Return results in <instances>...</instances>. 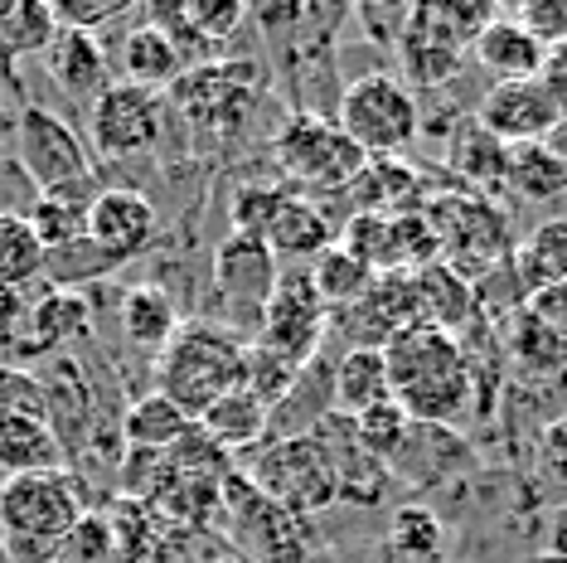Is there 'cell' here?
<instances>
[{
  "instance_id": "obj_45",
  "label": "cell",
  "mask_w": 567,
  "mask_h": 563,
  "mask_svg": "<svg viewBox=\"0 0 567 563\" xmlns=\"http://www.w3.org/2000/svg\"><path fill=\"white\" fill-rule=\"evenodd\" d=\"M514 20H519L544 49L567 44V0H528Z\"/></svg>"
},
{
  "instance_id": "obj_41",
  "label": "cell",
  "mask_w": 567,
  "mask_h": 563,
  "mask_svg": "<svg viewBox=\"0 0 567 563\" xmlns=\"http://www.w3.org/2000/svg\"><path fill=\"white\" fill-rule=\"evenodd\" d=\"M87 306L73 297V291H49V297L34 306V340L44 345V350H54V345H69L73 336L83 330V321H87Z\"/></svg>"
},
{
  "instance_id": "obj_36",
  "label": "cell",
  "mask_w": 567,
  "mask_h": 563,
  "mask_svg": "<svg viewBox=\"0 0 567 563\" xmlns=\"http://www.w3.org/2000/svg\"><path fill=\"white\" fill-rule=\"evenodd\" d=\"M509 355L524 375H553V369L567 365V350L524 311V306L509 316Z\"/></svg>"
},
{
  "instance_id": "obj_13",
  "label": "cell",
  "mask_w": 567,
  "mask_h": 563,
  "mask_svg": "<svg viewBox=\"0 0 567 563\" xmlns=\"http://www.w3.org/2000/svg\"><path fill=\"white\" fill-rule=\"evenodd\" d=\"M87 238L122 267V263L156 248L161 214H156V204L132 185H102L97 199L87 204Z\"/></svg>"
},
{
  "instance_id": "obj_25",
  "label": "cell",
  "mask_w": 567,
  "mask_h": 563,
  "mask_svg": "<svg viewBox=\"0 0 567 563\" xmlns=\"http://www.w3.org/2000/svg\"><path fill=\"white\" fill-rule=\"evenodd\" d=\"M389 399H393V379H389L383 350L359 345V350H344L340 360H334V413L359 418Z\"/></svg>"
},
{
  "instance_id": "obj_10",
  "label": "cell",
  "mask_w": 567,
  "mask_h": 563,
  "mask_svg": "<svg viewBox=\"0 0 567 563\" xmlns=\"http://www.w3.org/2000/svg\"><path fill=\"white\" fill-rule=\"evenodd\" d=\"M422 214L436 228V243H442L446 258L456 267H475L471 277H485V267L509 263V224L485 195H442Z\"/></svg>"
},
{
  "instance_id": "obj_8",
  "label": "cell",
  "mask_w": 567,
  "mask_h": 563,
  "mask_svg": "<svg viewBox=\"0 0 567 563\" xmlns=\"http://www.w3.org/2000/svg\"><path fill=\"white\" fill-rule=\"evenodd\" d=\"M330 336V306L320 301V291L311 287L306 267H281L277 287L262 306V326H257V345L287 355L291 365H311L320 355V345Z\"/></svg>"
},
{
  "instance_id": "obj_9",
  "label": "cell",
  "mask_w": 567,
  "mask_h": 563,
  "mask_svg": "<svg viewBox=\"0 0 567 563\" xmlns=\"http://www.w3.org/2000/svg\"><path fill=\"white\" fill-rule=\"evenodd\" d=\"M16 156L24 165L40 195H54V190H73L83 181H93V151H87V136H79L59 112L49 108H24L16 122Z\"/></svg>"
},
{
  "instance_id": "obj_17",
  "label": "cell",
  "mask_w": 567,
  "mask_h": 563,
  "mask_svg": "<svg viewBox=\"0 0 567 563\" xmlns=\"http://www.w3.org/2000/svg\"><path fill=\"white\" fill-rule=\"evenodd\" d=\"M422 175L412 171L403 156H369V165L354 175V185L344 190V204L354 214H422Z\"/></svg>"
},
{
  "instance_id": "obj_29",
  "label": "cell",
  "mask_w": 567,
  "mask_h": 563,
  "mask_svg": "<svg viewBox=\"0 0 567 563\" xmlns=\"http://www.w3.org/2000/svg\"><path fill=\"white\" fill-rule=\"evenodd\" d=\"M524 204H558L567 195V151L544 141V146H509V181Z\"/></svg>"
},
{
  "instance_id": "obj_44",
  "label": "cell",
  "mask_w": 567,
  "mask_h": 563,
  "mask_svg": "<svg viewBox=\"0 0 567 563\" xmlns=\"http://www.w3.org/2000/svg\"><path fill=\"white\" fill-rule=\"evenodd\" d=\"M126 16V0H63L54 6L59 30H79V34H97L102 24H117Z\"/></svg>"
},
{
  "instance_id": "obj_20",
  "label": "cell",
  "mask_w": 567,
  "mask_h": 563,
  "mask_svg": "<svg viewBox=\"0 0 567 563\" xmlns=\"http://www.w3.org/2000/svg\"><path fill=\"white\" fill-rule=\"evenodd\" d=\"M267 248L277 253V263L287 267H311L320 253L334 248V224L326 219V209H320L316 199L306 195H287V204L277 209L272 228H267Z\"/></svg>"
},
{
  "instance_id": "obj_38",
  "label": "cell",
  "mask_w": 567,
  "mask_h": 563,
  "mask_svg": "<svg viewBox=\"0 0 567 563\" xmlns=\"http://www.w3.org/2000/svg\"><path fill=\"white\" fill-rule=\"evenodd\" d=\"M287 195L291 190H281V185H238L234 199H228V224H234V234L267 238V228H272Z\"/></svg>"
},
{
  "instance_id": "obj_46",
  "label": "cell",
  "mask_w": 567,
  "mask_h": 563,
  "mask_svg": "<svg viewBox=\"0 0 567 563\" xmlns=\"http://www.w3.org/2000/svg\"><path fill=\"white\" fill-rule=\"evenodd\" d=\"M524 311L534 316V321L544 326L548 336L567 350V282H558V287H544V291H534V297H524Z\"/></svg>"
},
{
  "instance_id": "obj_5",
  "label": "cell",
  "mask_w": 567,
  "mask_h": 563,
  "mask_svg": "<svg viewBox=\"0 0 567 563\" xmlns=\"http://www.w3.org/2000/svg\"><path fill=\"white\" fill-rule=\"evenodd\" d=\"M330 117L340 122V132L350 136L364 156H398V151L412 146L422 132L417 93H412L398 73H383V69L344 83Z\"/></svg>"
},
{
  "instance_id": "obj_49",
  "label": "cell",
  "mask_w": 567,
  "mask_h": 563,
  "mask_svg": "<svg viewBox=\"0 0 567 563\" xmlns=\"http://www.w3.org/2000/svg\"><path fill=\"white\" fill-rule=\"evenodd\" d=\"M0 563H16V554H10V549H6V544H0Z\"/></svg>"
},
{
  "instance_id": "obj_18",
  "label": "cell",
  "mask_w": 567,
  "mask_h": 563,
  "mask_svg": "<svg viewBox=\"0 0 567 563\" xmlns=\"http://www.w3.org/2000/svg\"><path fill=\"white\" fill-rule=\"evenodd\" d=\"M117 69H122V83L151 88V93H171L179 83V69H185V54H179V44L156 20H141L122 34Z\"/></svg>"
},
{
  "instance_id": "obj_48",
  "label": "cell",
  "mask_w": 567,
  "mask_h": 563,
  "mask_svg": "<svg viewBox=\"0 0 567 563\" xmlns=\"http://www.w3.org/2000/svg\"><path fill=\"white\" fill-rule=\"evenodd\" d=\"M544 471L567 481V418L553 422V428L544 432Z\"/></svg>"
},
{
  "instance_id": "obj_32",
  "label": "cell",
  "mask_w": 567,
  "mask_h": 563,
  "mask_svg": "<svg viewBox=\"0 0 567 563\" xmlns=\"http://www.w3.org/2000/svg\"><path fill=\"white\" fill-rule=\"evenodd\" d=\"M311 273V287L320 291V301L330 306V311H344V306H354V301H364L369 297V287H373V267H364L354 258V253H344L340 243L334 248H326L320 258L306 267Z\"/></svg>"
},
{
  "instance_id": "obj_3",
  "label": "cell",
  "mask_w": 567,
  "mask_h": 563,
  "mask_svg": "<svg viewBox=\"0 0 567 563\" xmlns=\"http://www.w3.org/2000/svg\"><path fill=\"white\" fill-rule=\"evenodd\" d=\"M83 515L87 495L69 467L0 481V544L16 554V563H54Z\"/></svg>"
},
{
  "instance_id": "obj_47",
  "label": "cell",
  "mask_w": 567,
  "mask_h": 563,
  "mask_svg": "<svg viewBox=\"0 0 567 563\" xmlns=\"http://www.w3.org/2000/svg\"><path fill=\"white\" fill-rule=\"evenodd\" d=\"M544 88L553 93V102L563 108V122H567V44H558V49H548V59H544Z\"/></svg>"
},
{
  "instance_id": "obj_2",
  "label": "cell",
  "mask_w": 567,
  "mask_h": 563,
  "mask_svg": "<svg viewBox=\"0 0 567 563\" xmlns=\"http://www.w3.org/2000/svg\"><path fill=\"white\" fill-rule=\"evenodd\" d=\"M243 379H248V336H234L218 321L179 326L175 340L156 355V389L195 422L209 403L243 389Z\"/></svg>"
},
{
  "instance_id": "obj_31",
  "label": "cell",
  "mask_w": 567,
  "mask_h": 563,
  "mask_svg": "<svg viewBox=\"0 0 567 563\" xmlns=\"http://www.w3.org/2000/svg\"><path fill=\"white\" fill-rule=\"evenodd\" d=\"M451 171L466 175L471 195L475 190H505L509 181V146L495 141L481 122H461L456 136H451Z\"/></svg>"
},
{
  "instance_id": "obj_43",
  "label": "cell",
  "mask_w": 567,
  "mask_h": 563,
  "mask_svg": "<svg viewBox=\"0 0 567 563\" xmlns=\"http://www.w3.org/2000/svg\"><path fill=\"white\" fill-rule=\"evenodd\" d=\"M0 413L49 422V389L24 369H0Z\"/></svg>"
},
{
  "instance_id": "obj_15",
  "label": "cell",
  "mask_w": 567,
  "mask_h": 563,
  "mask_svg": "<svg viewBox=\"0 0 567 563\" xmlns=\"http://www.w3.org/2000/svg\"><path fill=\"white\" fill-rule=\"evenodd\" d=\"M277 253L267 248V238H248V234H228L214 248V287L218 297H228L243 311H252L262 321V306L277 287Z\"/></svg>"
},
{
  "instance_id": "obj_19",
  "label": "cell",
  "mask_w": 567,
  "mask_h": 563,
  "mask_svg": "<svg viewBox=\"0 0 567 563\" xmlns=\"http://www.w3.org/2000/svg\"><path fill=\"white\" fill-rule=\"evenodd\" d=\"M475 63L485 73H495V83H524V79H538L544 73V59L548 49L534 40L514 16H495L475 34Z\"/></svg>"
},
{
  "instance_id": "obj_23",
  "label": "cell",
  "mask_w": 567,
  "mask_h": 563,
  "mask_svg": "<svg viewBox=\"0 0 567 563\" xmlns=\"http://www.w3.org/2000/svg\"><path fill=\"white\" fill-rule=\"evenodd\" d=\"M199 428L209 432L224 452H252V447H262L272 438V408L257 399L252 389H234L218 403L204 408Z\"/></svg>"
},
{
  "instance_id": "obj_11",
  "label": "cell",
  "mask_w": 567,
  "mask_h": 563,
  "mask_svg": "<svg viewBox=\"0 0 567 563\" xmlns=\"http://www.w3.org/2000/svg\"><path fill=\"white\" fill-rule=\"evenodd\" d=\"M165 93L136 83H112L93 108H87V151L102 161H132L161 141Z\"/></svg>"
},
{
  "instance_id": "obj_42",
  "label": "cell",
  "mask_w": 567,
  "mask_h": 563,
  "mask_svg": "<svg viewBox=\"0 0 567 563\" xmlns=\"http://www.w3.org/2000/svg\"><path fill=\"white\" fill-rule=\"evenodd\" d=\"M54 563H117V540H112V520L102 510H87L79 530L63 540Z\"/></svg>"
},
{
  "instance_id": "obj_40",
  "label": "cell",
  "mask_w": 567,
  "mask_h": 563,
  "mask_svg": "<svg viewBox=\"0 0 567 563\" xmlns=\"http://www.w3.org/2000/svg\"><path fill=\"white\" fill-rule=\"evenodd\" d=\"M301 369L306 365H291L287 355H277V350H267V345L248 340V379H243V389H252L267 408H277L281 399H287V389L296 383Z\"/></svg>"
},
{
  "instance_id": "obj_35",
  "label": "cell",
  "mask_w": 567,
  "mask_h": 563,
  "mask_svg": "<svg viewBox=\"0 0 567 563\" xmlns=\"http://www.w3.org/2000/svg\"><path fill=\"white\" fill-rule=\"evenodd\" d=\"M408 428H412V418L403 413V403H398V399H389V403L369 408V413L350 418V432H354L359 452H369L373 462H383V467L398 457V447H403Z\"/></svg>"
},
{
  "instance_id": "obj_6",
  "label": "cell",
  "mask_w": 567,
  "mask_h": 563,
  "mask_svg": "<svg viewBox=\"0 0 567 563\" xmlns=\"http://www.w3.org/2000/svg\"><path fill=\"white\" fill-rule=\"evenodd\" d=\"M224 515H228V540L248 563H301L316 549L311 520L301 510L272 501L243 471H228L224 481Z\"/></svg>"
},
{
  "instance_id": "obj_22",
  "label": "cell",
  "mask_w": 567,
  "mask_h": 563,
  "mask_svg": "<svg viewBox=\"0 0 567 563\" xmlns=\"http://www.w3.org/2000/svg\"><path fill=\"white\" fill-rule=\"evenodd\" d=\"M393 49H398V63H403L398 79H403L408 88L412 83L417 88H442V83L456 79L461 59H466V49L451 44L446 34H436L417 10H408V30H403V40H398Z\"/></svg>"
},
{
  "instance_id": "obj_37",
  "label": "cell",
  "mask_w": 567,
  "mask_h": 563,
  "mask_svg": "<svg viewBox=\"0 0 567 563\" xmlns=\"http://www.w3.org/2000/svg\"><path fill=\"white\" fill-rule=\"evenodd\" d=\"M112 267L117 263H112L93 238H79V243H69V248L44 253V277L54 282V291H73L79 282H93L102 273H112Z\"/></svg>"
},
{
  "instance_id": "obj_21",
  "label": "cell",
  "mask_w": 567,
  "mask_h": 563,
  "mask_svg": "<svg viewBox=\"0 0 567 563\" xmlns=\"http://www.w3.org/2000/svg\"><path fill=\"white\" fill-rule=\"evenodd\" d=\"M63 442L40 418H10L0 413V481L40 477V471H63Z\"/></svg>"
},
{
  "instance_id": "obj_1",
  "label": "cell",
  "mask_w": 567,
  "mask_h": 563,
  "mask_svg": "<svg viewBox=\"0 0 567 563\" xmlns=\"http://www.w3.org/2000/svg\"><path fill=\"white\" fill-rule=\"evenodd\" d=\"M383 360H389L393 399L403 403L412 422L451 428V422L466 418L475 375L456 336H446L436 326H408L383 345Z\"/></svg>"
},
{
  "instance_id": "obj_14",
  "label": "cell",
  "mask_w": 567,
  "mask_h": 563,
  "mask_svg": "<svg viewBox=\"0 0 567 563\" xmlns=\"http://www.w3.org/2000/svg\"><path fill=\"white\" fill-rule=\"evenodd\" d=\"M257 93V63H199L171 88V102L189 112V122H228L243 117Z\"/></svg>"
},
{
  "instance_id": "obj_4",
  "label": "cell",
  "mask_w": 567,
  "mask_h": 563,
  "mask_svg": "<svg viewBox=\"0 0 567 563\" xmlns=\"http://www.w3.org/2000/svg\"><path fill=\"white\" fill-rule=\"evenodd\" d=\"M272 161L296 185V195H344L369 156L340 132L330 112H296L277 126Z\"/></svg>"
},
{
  "instance_id": "obj_27",
  "label": "cell",
  "mask_w": 567,
  "mask_h": 563,
  "mask_svg": "<svg viewBox=\"0 0 567 563\" xmlns=\"http://www.w3.org/2000/svg\"><path fill=\"white\" fill-rule=\"evenodd\" d=\"M117 326H122V340L136 345L146 355H161L165 345L175 340L179 330V311L171 301V291L161 287H132L117 306Z\"/></svg>"
},
{
  "instance_id": "obj_33",
  "label": "cell",
  "mask_w": 567,
  "mask_h": 563,
  "mask_svg": "<svg viewBox=\"0 0 567 563\" xmlns=\"http://www.w3.org/2000/svg\"><path fill=\"white\" fill-rule=\"evenodd\" d=\"M44 277V243L24 214H0V291H24Z\"/></svg>"
},
{
  "instance_id": "obj_28",
  "label": "cell",
  "mask_w": 567,
  "mask_h": 563,
  "mask_svg": "<svg viewBox=\"0 0 567 563\" xmlns=\"http://www.w3.org/2000/svg\"><path fill=\"white\" fill-rule=\"evenodd\" d=\"M509 267L519 277V291L534 297L544 287H558L567 282V219H548L528 234L519 248L509 253Z\"/></svg>"
},
{
  "instance_id": "obj_30",
  "label": "cell",
  "mask_w": 567,
  "mask_h": 563,
  "mask_svg": "<svg viewBox=\"0 0 567 563\" xmlns=\"http://www.w3.org/2000/svg\"><path fill=\"white\" fill-rule=\"evenodd\" d=\"M189 428H195V418H189L185 408H175L161 389L141 393L122 413V438H126V447H136V452H171Z\"/></svg>"
},
{
  "instance_id": "obj_16",
  "label": "cell",
  "mask_w": 567,
  "mask_h": 563,
  "mask_svg": "<svg viewBox=\"0 0 567 563\" xmlns=\"http://www.w3.org/2000/svg\"><path fill=\"white\" fill-rule=\"evenodd\" d=\"M44 63H49V79L69 102H93L112 88V63H107V49H102L97 34H79V30H59L54 44L44 49Z\"/></svg>"
},
{
  "instance_id": "obj_7",
  "label": "cell",
  "mask_w": 567,
  "mask_h": 563,
  "mask_svg": "<svg viewBox=\"0 0 567 563\" xmlns=\"http://www.w3.org/2000/svg\"><path fill=\"white\" fill-rule=\"evenodd\" d=\"M243 477H248L262 495L301 510V515L340 501V491H334V467L316 438H287V442H272V447H257V457L248 462Z\"/></svg>"
},
{
  "instance_id": "obj_24",
  "label": "cell",
  "mask_w": 567,
  "mask_h": 563,
  "mask_svg": "<svg viewBox=\"0 0 567 563\" xmlns=\"http://www.w3.org/2000/svg\"><path fill=\"white\" fill-rule=\"evenodd\" d=\"M412 297H417V326H436L446 336H456V326L471 321L475 311L471 282L451 263H432L422 273H412Z\"/></svg>"
},
{
  "instance_id": "obj_34",
  "label": "cell",
  "mask_w": 567,
  "mask_h": 563,
  "mask_svg": "<svg viewBox=\"0 0 567 563\" xmlns=\"http://www.w3.org/2000/svg\"><path fill=\"white\" fill-rule=\"evenodd\" d=\"M59 34L54 6L40 0H0V54H44Z\"/></svg>"
},
{
  "instance_id": "obj_39",
  "label": "cell",
  "mask_w": 567,
  "mask_h": 563,
  "mask_svg": "<svg viewBox=\"0 0 567 563\" xmlns=\"http://www.w3.org/2000/svg\"><path fill=\"white\" fill-rule=\"evenodd\" d=\"M389 544H393V554H408V559H436V549H442V520L427 505H398L389 520Z\"/></svg>"
},
{
  "instance_id": "obj_26",
  "label": "cell",
  "mask_w": 567,
  "mask_h": 563,
  "mask_svg": "<svg viewBox=\"0 0 567 563\" xmlns=\"http://www.w3.org/2000/svg\"><path fill=\"white\" fill-rule=\"evenodd\" d=\"M97 181H83V185H73V190H54V195H34L30 204V228H34V238L44 243V253H54V248H69V243H79L87 238V204L97 199Z\"/></svg>"
},
{
  "instance_id": "obj_12",
  "label": "cell",
  "mask_w": 567,
  "mask_h": 563,
  "mask_svg": "<svg viewBox=\"0 0 567 563\" xmlns=\"http://www.w3.org/2000/svg\"><path fill=\"white\" fill-rule=\"evenodd\" d=\"M475 122L505 146H544L563 132V108L553 102L544 79L495 83L475 108Z\"/></svg>"
}]
</instances>
